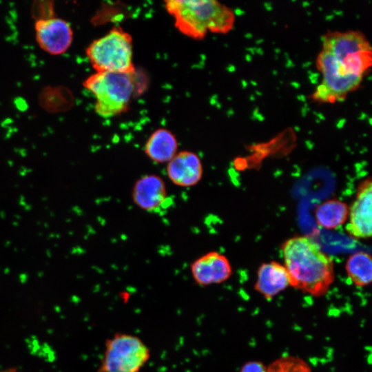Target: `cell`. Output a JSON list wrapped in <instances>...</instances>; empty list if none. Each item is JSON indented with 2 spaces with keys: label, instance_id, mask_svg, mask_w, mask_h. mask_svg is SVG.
<instances>
[{
  "label": "cell",
  "instance_id": "obj_1",
  "mask_svg": "<svg viewBox=\"0 0 372 372\" xmlns=\"http://www.w3.org/2000/svg\"><path fill=\"white\" fill-rule=\"evenodd\" d=\"M290 286L313 296L324 295L335 279L333 259L306 236L287 240L281 247Z\"/></svg>",
  "mask_w": 372,
  "mask_h": 372
},
{
  "label": "cell",
  "instance_id": "obj_2",
  "mask_svg": "<svg viewBox=\"0 0 372 372\" xmlns=\"http://www.w3.org/2000/svg\"><path fill=\"white\" fill-rule=\"evenodd\" d=\"M164 7L175 28L195 40L204 39L209 32L228 33L234 25V11L214 0H167Z\"/></svg>",
  "mask_w": 372,
  "mask_h": 372
},
{
  "label": "cell",
  "instance_id": "obj_3",
  "mask_svg": "<svg viewBox=\"0 0 372 372\" xmlns=\"http://www.w3.org/2000/svg\"><path fill=\"white\" fill-rule=\"evenodd\" d=\"M136 72H95L83 83L95 98L94 110L103 118L126 112L137 90Z\"/></svg>",
  "mask_w": 372,
  "mask_h": 372
},
{
  "label": "cell",
  "instance_id": "obj_4",
  "mask_svg": "<svg viewBox=\"0 0 372 372\" xmlns=\"http://www.w3.org/2000/svg\"><path fill=\"white\" fill-rule=\"evenodd\" d=\"M95 72H134L133 39L121 27H114L92 41L85 50Z\"/></svg>",
  "mask_w": 372,
  "mask_h": 372
},
{
  "label": "cell",
  "instance_id": "obj_5",
  "mask_svg": "<svg viewBox=\"0 0 372 372\" xmlns=\"http://www.w3.org/2000/svg\"><path fill=\"white\" fill-rule=\"evenodd\" d=\"M151 351L138 336L116 332L105 342L98 372H141Z\"/></svg>",
  "mask_w": 372,
  "mask_h": 372
},
{
  "label": "cell",
  "instance_id": "obj_6",
  "mask_svg": "<svg viewBox=\"0 0 372 372\" xmlns=\"http://www.w3.org/2000/svg\"><path fill=\"white\" fill-rule=\"evenodd\" d=\"M322 50L332 54L350 74L363 77L372 65V49L360 31L331 32L323 34Z\"/></svg>",
  "mask_w": 372,
  "mask_h": 372
},
{
  "label": "cell",
  "instance_id": "obj_7",
  "mask_svg": "<svg viewBox=\"0 0 372 372\" xmlns=\"http://www.w3.org/2000/svg\"><path fill=\"white\" fill-rule=\"evenodd\" d=\"M316 67L322 74V81L313 94V99L323 103H335L344 100L347 94L355 91L362 78L350 74L330 52L322 50L316 59Z\"/></svg>",
  "mask_w": 372,
  "mask_h": 372
},
{
  "label": "cell",
  "instance_id": "obj_8",
  "mask_svg": "<svg viewBox=\"0 0 372 372\" xmlns=\"http://www.w3.org/2000/svg\"><path fill=\"white\" fill-rule=\"evenodd\" d=\"M34 33L39 48L50 55L66 52L74 39L70 23L53 15L37 19L34 23Z\"/></svg>",
  "mask_w": 372,
  "mask_h": 372
},
{
  "label": "cell",
  "instance_id": "obj_9",
  "mask_svg": "<svg viewBox=\"0 0 372 372\" xmlns=\"http://www.w3.org/2000/svg\"><path fill=\"white\" fill-rule=\"evenodd\" d=\"M372 182L371 176L359 184L355 199L349 208V220L346 230L355 239H367L371 236Z\"/></svg>",
  "mask_w": 372,
  "mask_h": 372
},
{
  "label": "cell",
  "instance_id": "obj_10",
  "mask_svg": "<svg viewBox=\"0 0 372 372\" xmlns=\"http://www.w3.org/2000/svg\"><path fill=\"white\" fill-rule=\"evenodd\" d=\"M190 271L194 281L200 287L223 283L232 275L229 259L216 251L205 253L194 260Z\"/></svg>",
  "mask_w": 372,
  "mask_h": 372
},
{
  "label": "cell",
  "instance_id": "obj_11",
  "mask_svg": "<svg viewBox=\"0 0 372 372\" xmlns=\"http://www.w3.org/2000/svg\"><path fill=\"white\" fill-rule=\"evenodd\" d=\"M166 173L169 180L176 186L190 187L197 185L203 175L200 156L188 150L178 152L167 163Z\"/></svg>",
  "mask_w": 372,
  "mask_h": 372
},
{
  "label": "cell",
  "instance_id": "obj_12",
  "mask_svg": "<svg viewBox=\"0 0 372 372\" xmlns=\"http://www.w3.org/2000/svg\"><path fill=\"white\" fill-rule=\"evenodd\" d=\"M132 198L140 209L152 212L163 207L167 198L164 180L156 174H146L138 178L132 187Z\"/></svg>",
  "mask_w": 372,
  "mask_h": 372
},
{
  "label": "cell",
  "instance_id": "obj_13",
  "mask_svg": "<svg viewBox=\"0 0 372 372\" xmlns=\"http://www.w3.org/2000/svg\"><path fill=\"white\" fill-rule=\"evenodd\" d=\"M290 286L284 265L276 261L262 263L257 271L254 288L266 300H271Z\"/></svg>",
  "mask_w": 372,
  "mask_h": 372
},
{
  "label": "cell",
  "instance_id": "obj_14",
  "mask_svg": "<svg viewBox=\"0 0 372 372\" xmlns=\"http://www.w3.org/2000/svg\"><path fill=\"white\" fill-rule=\"evenodd\" d=\"M178 143L168 129L158 128L148 137L144 147L146 156L156 163H167L178 153Z\"/></svg>",
  "mask_w": 372,
  "mask_h": 372
},
{
  "label": "cell",
  "instance_id": "obj_15",
  "mask_svg": "<svg viewBox=\"0 0 372 372\" xmlns=\"http://www.w3.org/2000/svg\"><path fill=\"white\" fill-rule=\"evenodd\" d=\"M348 205L338 199L327 200L319 205L315 211L317 224L325 229H336L349 217Z\"/></svg>",
  "mask_w": 372,
  "mask_h": 372
},
{
  "label": "cell",
  "instance_id": "obj_16",
  "mask_svg": "<svg viewBox=\"0 0 372 372\" xmlns=\"http://www.w3.org/2000/svg\"><path fill=\"white\" fill-rule=\"evenodd\" d=\"M347 273L356 287L369 285L372 278V260L369 254L359 251L351 255L345 265Z\"/></svg>",
  "mask_w": 372,
  "mask_h": 372
},
{
  "label": "cell",
  "instance_id": "obj_17",
  "mask_svg": "<svg viewBox=\"0 0 372 372\" xmlns=\"http://www.w3.org/2000/svg\"><path fill=\"white\" fill-rule=\"evenodd\" d=\"M268 372H311V368L303 360L295 357H283L267 367Z\"/></svg>",
  "mask_w": 372,
  "mask_h": 372
},
{
  "label": "cell",
  "instance_id": "obj_18",
  "mask_svg": "<svg viewBox=\"0 0 372 372\" xmlns=\"http://www.w3.org/2000/svg\"><path fill=\"white\" fill-rule=\"evenodd\" d=\"M240 372H268V370L262 362L250 361L242 366Z\"/></svg>",
  "mask_w": 372,
  "mask_h": 372
},
{
  "label": "cell",
  "instance_id": "obj_19",
  "mask_svg": "<svg viewBox=\"0 0 372 372\" xmlns=\"http://www.w3.org/2000/svg\"><path fill=\"white\" fill-rule=\"evenodd\" d=\"M3 372H14V370H9V371H3Z\"/></svg>",
  "mask_w": 372,
  "mask_h": 372
}]
</instances>
